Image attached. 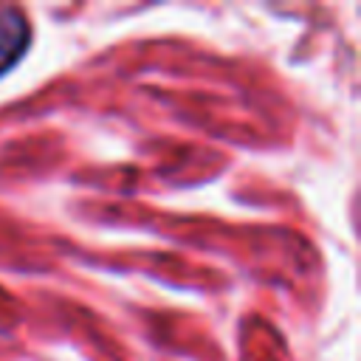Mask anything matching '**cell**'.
<instances>
[{
    "instance_id": "6da1fadb",
    "label": "cell",
    "mask_w": 361,
    "mask_h": 361,
    "mask_svg": "<svg viewBox=\"0 0 361 361\" xmlns=\"http://www.w3.org/2000/svg\"><path fill=\"white\" fill-rule=\"evenodd\" d=\"M31 28L28 20L17 8L0 11V73H6L28 48Z\"/></svg>"
}]
</instances>
